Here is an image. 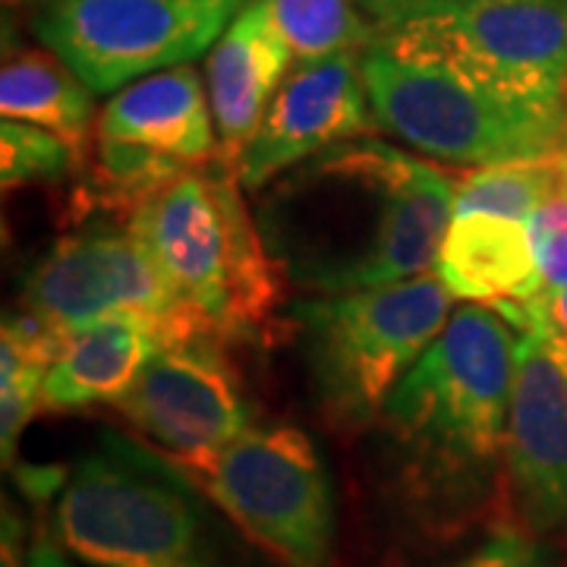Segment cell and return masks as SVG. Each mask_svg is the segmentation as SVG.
I'll list each match as a JSON object with an SVG mask.
<instances>
[{
    "label": "cell",
    "mask_w": 567,
    "mask_h": 567,
    "mask_svg": "<svg viewBox=\"0 0 567 567\" xmlns=\"http://www.w3.org/2000/svg\"><path fill=\"white\" fill-rule=\"evenodd\" d=\"M454 218V183L372 136L268 183L256 224L284 278L322 297L425 275Z\"/></svg>",
    "instance_id": "cell-1"
},
{
    "label": "cell",
    "mask_w": 567,
    "mask_h": 567,
    "mask_svg": "<svg viewBox=\"0 0 567 567\" xmlns=\"http://www.w3.org/2000/svg\"><path fill=\"white\" fill-rule=\"evenodd\" d=\"M199 492L171 457L107 432L58 488L54 539L95 567H224Z\"/></svg>",
    "instance_id": "cell-2"
},
{
    "label": "cell",
    "mask_w": 567,
    "mask_h": 567,
    "mask_svg": "<svg viewBox=\"0 0 567 567\" xmlns=\"http://www.w3.org/2000/svg\"><path fill=\"white\" fill-rule=\"evenodd\" d=\"M240 189L230 167L199 164L145 196L126 218L218 341L259 331L278 300V265Z\"/></svg>",
    "instance_id": "cell-3"
},
{
    "label": "cell",
    "mask_w": 567,
    "mask_h": 567,
    "mask_svg": "<svg viewBox=\"0 0 567 567\" xmlns=\"http://www.w3.org/2000/svg\"><path fill=\"white\" fill-rule=\"evenodd\" d=\"M520 328L495 306L466 303L391 391L385 423L432 464L470 473L505 454Z\"/></svg>",
    "instance_id": "cell-4"
},
{
    "label": "cell",
    "mask_w": 567,
    "mask_h": 567,
    "mask_svg": "<svg viewBox=\"0 0 567 567\" xmlns=\"http://www.w3.org/2000/svg\"><path fill=\"white\" fill-rule=\"evenodd\" d=\"M360 66L375 123L429 158L473 167L529 162L558 155L567 140V117L505 102L385 32L360 51Z\"/></svg>",
    "instance_id": "cell-5"
},
{
    "label": "cell",
    "mask_w": 567,
    "mask_h": 567,
    "mask_svg": "<svg viewBox=\"0 0 567 567\" xmlns=\"http://www.w3.org/2000/svg\"><path fill=\"white\" fill-rule=\"evenodd\" d=\"M454 300L442 278L425 271L290 306L324 413L338 425H369L382 416L391 391L442 334Z\"/></svg>",
    "instance_id": "cell-6"
},
{
    "label": "cell",
    "mask_w": 567,
    "mask_h": 567,
    "mask_svg": "<svg viewBox=\"0 0 567 567\" xmlns=\"http://www.w3.org/2000/svg\"><path fill=\"white\" fill-rule=\"evenodd\" d=\"M193 483L284 567H331L334 488L297 425H249Z\"/></svg>",
    "instance_id": "cell-7"
},
{
    "label": "cell",
    "mask_w": 567,
    "mask_h": 567,
    "mask_svg": "<svg viewBox=\"0 0 567 567\" xmlns=\"http://www.w3.org/2000/svg\"><path fill=\"white\" fill-rule=\"evenodd\" d=\"M20 312L61 347L70 334L114 316H142L162 324L167 344L215 338L183 303L130 224L92 221L51 246L25 275Z\"/></svg>",
    "instance_id": "cell-8"
},
{
    "label": "cell",
    "mask_w": 567,
    "mask_h": 567,
    "mask_svg": "<svg viewBox=\"0 0 567 567\" xmlns=\"http://www.w3.org/2000/svg\"><path fill=\"white\" fill-rule=\"evenodd\" d=\"M382 32L505 102L567 117V0H457Z\"/></svg>",
    "instance_id": "cell-9"
},
{
    "label": "cell",
    "mask_w": 567,
    "mask_h": 567,
    "mask_svg": "<svg viewBox=\"0 0 567 567\" xmlns=\"http://www.w3.org/2000/svg\"><path fill=\"white\" fill-rule=\"evenodd\" d=\"M249 0H35V35L92 92L196 61Z\"/></svg>",
    "instance_id": "cell-10"
},
{
    "label": "cell",
    "mask_w": 567,
    "mask_h": 567,
    "mask_svg": "<svg viewBox=\"0 0 567 567\" xmlns=\"http://www.w3.org/2000/svg\"><path fill=\"white\" fill-rule=\"evenodd\" d=\"M212 102L203 76L171 66L142 76L104 104L95 123V196L136 205L199 164L218 162Z\"/></svg>",
    "instance_id": "cell-11"
},
{
    "label": "cell",
    "mask_w": 567,
    "mask_h": 567,
    "mask_svg": "<svg viewBox=\"0 0 567 567\" xmlns=\"http://www.w3.org/2000/svg\"><path fill=\"white\" fill-rule=\"evenodd\" d=\"M221 344L193 338L162 347L117 401L126 423L186 473L215 461L249 429L240 379Z\"/></svg>",
    "instance_id": "cell-12"
},
{
    "label": "cell",
    "mask_w": 567,
    "mask_h": 567,
    "mask_svg": "<svg viewBox=\"0 0 567 567\" xmlns=\"http://www.w3.org/2000/svg\"><path fill=\"white\" fill-rule=\"evenodd\" d=\"M505 476L517 527L567 555V353L539 331H520Z\"/></svg>",
    "instance_id": "cell-13"
},
{
    "label": "cell",
    "mask_w": 567,
    "mask_h": 567,
    "mask_svg": "<svg viewBox=\"0 0 567 567\" xmlns=\"http://www.w3.org/2000/svg\"><path fill=\"white\" fill-rule=\"evenodd\" d=\"M375 126L357 51L297 63L240 158L237 181L246 193H259L290 167L360 140Z\"/></svg>",
    "instance_id": "cell-14"
},
{
    "label": "cell",
    "mask_w": 567,
    "mask_h": 567,
    "mask_svg": "<svg viewBox=\"0 0 567 567\" xmlns=\"http://www.w3.org/2000/svg\"><path fill=\"white\" fill-rule=\"evenodd\" d=\"M290 63L293 58L268 20L265 0H249L212 44L205 80L218 136V164L234 174L268 104L287 80Z\"/></svg>",
    "instance_id": "cell-15"
},
{
    "label": "cell",
    "mask_w": 567,
    "mask_h": 567,
    "mask_svg": "<svg viewBox=\"0 0 567 567\" xmlns=\"http://www.w3.org/2000/svg\"><path fill=\"white\" fill-rule=\"evenodd\" d=\"M435 275L470 303H527L543 293L529 224L488 212L451 218Z\"/></svg>",
    "instance_id": "cell-16"
},
{
    "label": "cell",
    "mask_w": 567,
    "mask_h": 567,
    "mask_svg": "<svg viewBox=\"0 0 567 567\" xmlns=\"http://www.w3.org/2000/svg\"><path fill=\"white\" fill-rule=\"evenodd\" d=\"M167 347L162 324L142 316H114L66 338L44 375V410L117 404L145 363Z\"/></svg>",
    "instance_id": "cell-17"
},
{
    "label": "cell",
    "mask_w": 567,
    "mask_h": 567,
    "mask_svg": "<svg viewBox=\"0 0 567 567\" xmlns=\"http://www.w3.org/2000/svg\"><path fill=\"white\" fill-rule=\"evenodd\" d=\"M92 89L80 73L48 48L7 51L0 66V114L3 121L35 123L58 133L76 152H85V136L95 121Z\"/></svg>",
    "instance_id": "cell-18"
},
{
    "label": "cell",
    "mask_w": 567,
    "mask_h": 567,
    "mask_svg": "<svg viewBox=\"0 0 567 567\" xmlns=\"http://www.w3.org/2000/svg\"><path fill=\"white\" fill-rule=\"evenodd\" d=\"M61 353V341L51 338L29 316H7L0 334V451L3 464H13L25 425L44 410V375Z\"/></svg>",
    "instance_id": "cell-19"
},
{
    "label": "cell",
    "mask_w": 567,
    "mask_h": 567,
    "mask_svg": "<svg viewBox=\"0 0 567 567\" xmlns=\"http://www.w3.org/2000/svg\"><path fill=\"white\" fill-rule=\"evenodd\" d=\"M268 20L293 63L365 51L379 29L369 25L357 0H265Z\"/></svg>",
    "instance_id": "cell-20"
},
{
    "label": "cell",
    "mask_w": 567,
    "mask_h": 567,
    "mask_svg": "<svg viewBox=\"0 0 567 567\" xmlns=\"http://www.w3.org/2000/svg\"><path fill=\"white\" fill-rule=\"evenodd\" d=\"M558 181L561 171L555 155L473 167L464 181L454 183V215L488 212V215L529 221V215L539 208Z\"/></svg>",
    "instance_id": "cell-21"
},
{
    "label": "cell",
    "mask_w": 567,
    "mask_h": 567,
    "mask_svg": "<svg viewBox=\"0 0 567 567\" xmlns=\"http://www.w3.org/2000/svg\"><path fill=\"white\" fill-rule=\"evenodd\" d=\"M80 152L51 130L35 123L3 121L0 123V177L3 186L58 181L73 171Z\"/></svg>",
    "instance_id": "cell-22"
},
{
    "label": "cell",
    "mask_w": 567,
    "mask_h": 567,
    "mask_svg": "<svg viewBox=\"0 0 567 567\" xmlns=\"http://www.w3.org/2000/svg\"><path fill=\"white\" fill-rule=\"evenodd\" d=\"M529 240L536 252V265L543 275V293H555L567 287V181L555 183V189L529 215Z\"/></svg>",
    "instance_id": "cell-23"
},
{
    "label": "cell",
    "mask_w": 567,
    "mask_h": 567,
    "mask_svg": "<svg viewBox=\"0 0 567 567\" xmlns=\"http://www.w3.org/2000/svg\"><path fill=\"white\" fill-rule=\"evenodd\" d=\"M454 567H558V555L524 529H498Z\"/></svg>",
    "instance_id": "cell-24"
},
{
    "label": "cell",
    "mask_w": 567,
    "mask_h": 567,
    "mask_svg": "<svg viewBox=\"0 0 567 567\" xmlns=\"http://www.w3.org/2000/svg\"><path fill=\"white\" fill-rule=\"evenodd\" d=\"M495 309L520 331H539L567 353V287L555 290V293H539L536 300H527V303H502Z\"/></svg>",
    "instance_id": "cell-25"
},
{
    "label": "cell",
    "mask_w": 567,
    "mask_h": 567,
    "mask_svg": "<svg viewBox=\"0 0 567 567\" xmlns=\"http://www.w3.org/2000/svg\"><path fill=\"white\" fill-rule=\"evenodd\" d=\"M457 0H363V7L375 17V29H394L406 20H416L425 13H435V10H445Z\"/></svg>",
    "instance_id": "cell-26"
},
{
    "label": "cell",
    "mask_w": 567,
    "mask_h": 567,
    "mask_svg": "<svg viewBox=\"0 0 567 567\" xmlns=\"http://www.w3.org/2000/svg\"><path fill=\"white\" fill-rule=\"evenodd\" d=\"M0 567H29V555L22 551L20 517L3 507V539H0Z\"/></svg>",
    "instance_id": "cell-27"
},
{
    "label": "cell",
    "mask_w": 567,
    "mask_h": 567,
    "mask_svg": "<svg viewBox=\"0 0 567 567\" xmlns=\"http://www.w3.org/2000/svg\"><path fill=\"white\" fill-rule=\"evenodd\" d=\"M29 567H73L66 558H63V551L51 539H44L39 536L32 548H29Z\"/></svg>",
    "instance_id": "cell-28"
},
{
    "label": "cell",
    "mask_w": 567,
    "mask_h": 567,
    "mask_svg": "<svg viewBox=\"0 0 567 567\" xmlns=\"http://www.w3.org/2000/svg\"><path fill=\"white\" fill-rule=\"evenodd\" d=\"M555 162H558V171H561V177H565V181H567V140H565V145L558 148Z\"/></svg>",
    "instance_id": "cell-29"
}]
</instances>
